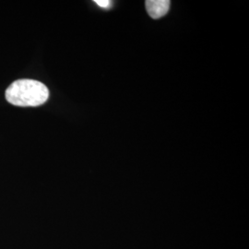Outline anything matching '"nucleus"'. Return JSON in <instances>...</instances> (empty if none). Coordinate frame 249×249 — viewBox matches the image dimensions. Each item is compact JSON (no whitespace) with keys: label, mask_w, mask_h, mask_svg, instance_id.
I'll list each match as a JSON object with an SVG mask.
<instances>
[{"label":"nucleus","mask_w":249,"mask_h":249,"mask_svg":"<svg viewBox=\"0 0 249 249\" xmlns=\"http://www.w3.org/2000/svg\"><path fill=\"white\" fill-rule=\"evenodd\" d=\"M49 97V90L44 83L35 80H18L9 85L6 99L9 104L21 107H39Z\"/></svg>","instance_id":"1"},{"label":"nucleus","mask_w":249,"mask_h":249,"mask_svg":"<svg viewBox=\"0 0 249 249\" xmlns=\"http://www.w3.org/2000/svg\"><path fill=\"white\" fill-rule=\"evenodd\" d=\"M148 14L154 19L161 18L169 11V0H148L145 2Z\"/></svg>","instance_id":"2"},{"label":"nucleus","mask_w":249,"mask_h":249,"mask_svg":"<svg viewBox=\"0 0 249 249\" xmlns=\"http://www.w3.org/2000/svg\"><path fill=\"white\" fill-rule=\"evenodd\" d=\"M95 3L101 8H108L110 6V1L109 0H95Z\"/></svg>","instance_id":"3"}]
</instances>
